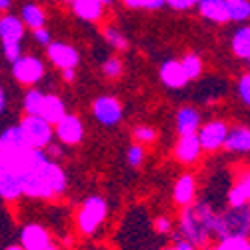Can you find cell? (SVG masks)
Returning a JSON list of instances; mask_svg holds the SVG:
<instances>
[{"label":"cell","instance_id":"8992f818","mask_svg":"<svg viewBox=\"0 0 250 250\" xmlns=\"http://www.w3.org/2000/svg\"><path fill=\"white\" fill-rule=\"evenodd\" d=\"M48 164H50V162H48ZM48 164H44L42 168H38V170H30V172H24V174H22L24 196H28V198H38V200L56 196L54 190H52V186H50V182H48V176H46Z\"/></svg>","mask_w":250,"mask_h":250},{"label":"cell","instance_id":"6da1fadb","mask_svg":"<svg viewBox=\"0 0 250 250\" xmlns=\"http://www.w3.org/2000/svg\"><path fill=\"white\" fill-rule=\"evenodd\" d=\"M218 214L206 202H194L184 206L180 214V232L182 238L190 240L196 246H206L210 236H216Z\"/></svg>","mask_w":250,"mask_h":250},{"label":"cell","instance_id":"277c9868","mask_svg":"<svg viewBox=\"0 0 250 250\" xmlns=\"http://www.w3.org/2000/svg\"><path fill=\"white\" fill-rule=\"evenodd\" d=\"M18 124L32 148H48L50 146L54 130H52V124L46 118L34 116V114H24Z\"/></svg>","mask_w":250,"mask_h":250},{"label":"cell","instance_id":"c3c4849f","mask_svg":"<svg viewBox=\"0 0 250 250\" xmlns=\"http://www.w3.org/2000/svg\"><path fill=\"white\" fill-rule=\"evenodd\" d=\"M100 2H102V4H104V6H108V4H110V2H112V0H100Z\"/></svg>","mask_w":250,"mask_h":250},{"label":"cell","instance_id":"83f0119b","mask_svg":"<svg viewBox=\"0 0 250 250\" xmlns=\"http://www.w3.org/2000/svg\"><path fill=\"white\" fill-rule=\"evenodd\" d=\"M104 38H106V42H108L112 48H116V50H126V48H128V40H126V36H124L120 30L112 28V26L104 28Z\"/></svg>","mask_w":250,"mask_h":250},{"label":"cell","instance_id":"816d5d0a","mask_svg":"<svg viewBox=\"0 0 250 250\" xmlns=\"http://www.w3.org/2000/svg\"><path fill=\"white\" fill-rule=\"evenodd\" d=\"M246 60H248V64H250V56H248V58H246Z\"/></svg>","mask_w":250,"mask_h":250},{"label":"cell","instance_id":"b9f144b4","mask_svg":"<svg viewBox=\"0 0 250 250\" xmlns=\"http://www.w3.org/2000/svg\"><path fill=\"white\" fill-rule=\"evenodd\" d=\"M74 70H76V68L62 70V76H64V80H66V82H72V80H74Z\"/></svg>","mask_w":250,"mask_h":250},{"label":"cell","instance_id":"f546056e","mask_svg":"<svg viewBox=\"0 0 250 250\" xmlns=\"http://www.w3.org/2000/svg\"><path fill=\"white\" fill-rule=\"evenodd\" d=\"M132 136H134V140L138 142V144H150V142H154L156 140V130L152 128V126H136L134 130H132Z\"/></svg>","mask_w":250,"mask_h":250},{"label":"cell","instance_id":"52a82bcc","mask_svg":"<svg viewBox=\"0 0 250 250\" xmlns=\"http://www.w3.org/2000/svg\"><path fill=\"white\" fill-rule=\"evenodd\" d=\"M228 126L222 122V120H210L206 122L204 126L198 130V138H200V144H202V150H218L220 146L226 144V138H228Z\"/></svg>","mask_w":250,"mask_h":250},{"label":"cell","instance_id":"4dcf8cb0","mask_svg":"<svg viewBox=\"0 0 250 250\" xmlns=\"http://www.w3.org/2000/svg\"><path fill=\"white\" fill-rule=\"evenodd\" d=\"M102 74L104 76H108V78H118L122 74V62L120 58L116 56H110L104 60V64H102Z\"/></svg>","mask_w":250,"mask_h":250},{"label":"cell","instance_id":"d6a6232c","mask_svg":"<svg viewBox=\"0 0 250 250\" xmlns=\"http://www.w3.org/2000/svg\"><path fill=\"white\" fill-rule=\"evenodd\" d=\"M126 160H128L130 166L138 168V166L144 162V148H142V144H132V146L126 150Z\"/></svg>","mask_w":250,"mask_h":250},{"label":"cell","instance_id":"4316f807","mask_svg":"<svg viewBox=\"0 0 250 250\" xmlns=\"http://www.w3.org/2000/svg\"><path fill=\"white\" fill-rule=\"evenodd\" d=\"M180 62H182V66H184V70H186V74H188L190 80L200 76V72H202V60L196 54H184Z\"/></svg>","mask_w":250,"mask_h":250},{"label":"cell","instance_id":"2e32d148","mask_svg":"<svg viewBox=\"0 0 250 250\" xmlns=\"http://www.w3.org/2000/svg\"><path fill=\"white\" fill-rule=\"evenodd\" d=\"M26 148H32V146L28 144L20 124L4 128L2 136H0V152H18V150H26Z\"/></svg>","mask_w":250,"mask_h":250},{"label":"cell","instance_id":"484cf974","mask_svg":"<svg viewBox=\"0 0 250 250\" xmlns=\"http://www.w3.org/2000/svg\"><path fill=\"white\" fill-rule=\"evenodd\" d=\"M226 4H228L230 18L236 20V22L250 18V0H226Z\"/></svg>","mask_w":250,"mask_h":250},{"label":"cell","instance_id":"7a4b0ae2","mask_svg":"<svg viewBox=\"0 0 250 250\" xmlns=\"http://www.w3.org/2000/svg\"><path fill=\"white\" fill-rule=\"evenodd\" d=\"M228 236H250V204L244 206H228V210L218 214L216 224V238H228Z\"/></svg>","mask_w":250,"mask_h":250},{"label":"cell","instance_id":"3957f363","mask_svg":"<svg viewBox=\"0 0 250 250\" xmlns=\"http://www.w3.org/2000/svg\"><path fill=\"white\" fill-rule=\"evenodd\" d=\"M108 214V204L102 196H90L84 200V204L80 206L78 210V216H76V224H78V230L84 234V236H90L94 234L100 224L104 222Z\"/></svg>","mask_w":250,"mask_h":250},{"label":"cell","instance_id":"681fc988","mask_svg":"<svg viewBox=\"0 0 250 250\" xmlns=\"http://www.w3.org/2000/svg\"><path fill=\"white\" fill-rule=\"evenodd\" d=\"M48 250H58V248H54V246H50V248H48Z\"/></svg>","mask_w":250,"mask_h":250},{"label":"cell","instance_id":"7dc6e473","mask_svg":"<svg viewBox=\"0 0 250 250\" xmlns=\"http://www.w3.org/2000/svg\"><path fill=\"white\" fill-rule=\"evenodd\" d=\"M162 250H178V248H176V244H174V246H166V248H162Z\"/></svg>","mask_w":250,"mask_h":250},{"label":"cell","instance_id":"d4e9b609","mask_svg":"<svg viewBox=\"0 0 250 250\" xmlns=\"http://www.w3.org/2000/svg\"><path fill=\"white\" fill-rule=\"evenodd\" d=\"M44 98H46L44 92H40V90H36V88H30V90L24 94V100H22L24 112H26V114L40 116V112H42V106H44Z\"/></svg>","mask_w":250,"mask_h":250},{"label":"cell","instance_id":"5bb4252c","mask_svg":"<svg viewBox=\"0 0 250 250\" xmlns=\"http://www.w3.org/2000/svg\"><path fill=\"white\" fill-rule=\"evenodd\" d=\"M198 12L202 18L210 20V22H216V24H224L228 20H232L230 12H228L226 0H200Z\"/></svg>","mask_w":250,"mask_h":250},{"label":"cell","instance_id":"7bdbcfd3","mask_svg":"<svg viewBox=\"0 0 250 250\" xmlns=\"http://www.w3.org/2000/svg\"><path fill=\"white\" fill-rule=\"evenodd\" d=\"M0 110H6V92L4 90H0Z\"/></svg>","mask_w":250,"mask_h":250},{"label":"cell","instance_id":"1f68e13d","mask_svg":"<svg viewBox=\"0 0 250 250\" xmlns=\"http://www.w3.org/2000/svg\"><path fill=\"white\" fill-rule=\"evenodd\" d=\"M124 4L130 8H146V10H156L166 4V0H124Z\"/></svg>","mask_w":250,"mask_h":250},{"label":"cell","instance_id":"8d00e7d4","mask_svg":"<svg viewBox=\"0 0 250 250\" xmlns=\"http://www.w3.org/2000/svg\"><path fill=\"white\" fill-rule=\"evenodd\" d=\"M166 4L174 10H188L196 4H200V0H166Z\"/></svg>","mask_w":250,"mask_h":250},{"label":"cell","instance_id":"e0dca14e","mask_svg":"<svg viewBox=\"0 0 250 250\" xmlns=\"http://www.w3.org/2000/svg\"><path fill=\"white\" fill-rule=\"evenodd\" d=\"M194 196H196V180L192 174L186 172L176 180L172 198L178 206H190V204H194Z\"/></svg>","mask_w":250,"mask_h":250},{"label":"cell","instance_id":"4fadbf2b","mask_svg":"<svg viewBox=\"0 0 250 250\" xmlns=\"http://www.w3.org/2000/svg\"><path fill=\"white\" fill-rule=\"evenodd\" d=\"M202 152V144H200V138L198 134H186V136H180L176 148H174V156L178 162L182 164H192L198 160Z\"/></svg>","mask_w":250,"mask_h":250},{"label":"cell","instance_id":"cb8c5ba5","mask_svg":"<svg viewBox=\"0 0 250 250\" xmlns=\"http://www.w3.org/2000/svg\"><path fill=\"white\" fill-rule=\"evenodd\" d=\"M230 46H232V52L238 58H248L250 56V26H242L234 32Z\"/></svg>","mask_w":250,"mask_h":250},{"label":"cell","instance_id":"9c48e42d","mask_svg":"<svg viewBox=\"0 0 250 250\" xmlns=\"http://www.w3.org/2000/svg\"><path fill=\"white\" fill-rule=\"evenodd\" d=\"M46 54L48 60L60 70H68V68H76L80 62V54L74 46L66 44V42H50L46 46Z\"/></svg>","mask_w":250,"mask_h":250},{"label":"cell","instance_id":"f907efd6","mask_svg":"<svg viewBox=\"0 0 250 250\" xmlns=\"http://www.w3.org/2000/svg\"><path fill=\"white\" fill-rule=\"evenodd\" d=\"M64 2H70V4H72V0H64Z\"/></svg>","mask_w":250,"mask_h":250},{"label":"cell","instance_id":"44dd1931","mask_svg":"<svg viewBox=\"0 0 250 250\" xmlns=\"http://www.w3.org/2000/svg\"><path fill=\"white\" fill-rule=\"evenodd\" d=\"M104 4L100 0H72V10L78 18L86 20V22H96L102 16Z\"/></svg>","mask_w":250,"mask_h":250},{"label":"cell","instance_id":"f35d334b","mask_svg":"<svg viewBox=\"0 0 250 250\" xmlns=\"http://www.w3.org/2000/svg\"><path fill=\"white\" fill-rule=\"evenodd\" d=\"M236 186H238V188L244 192V196H246V200H248V204H250V170H248V172H244V174H240V178H238Z\"/></svg>","mask_w":250,"mask_h":250},{"label":"cell","instance_id":"7c38bea8","mask_svg":"<svg viewBox=\"0 0 250 250\" xmlns=\"http://www.w3.org/2000/svg\"><path fill=\"white\" fill-rule=\"evenodd\" d=\"M160 80L164 82V86L176 90V88H182V86L188 84L190 78L186 74L180 60H166L160 66Z\"/></svg>","mask_w":250,"mask_h":250},{"label":"cell","instance_id":"9a60e30c","mask_svg":"<svg viewBox=\"0 0 250 250\" xmlns=\"http://www.w3.org/2000/svg\"><path fill=\"white\" fill-rule=\"evenodd\" d=\"M24 22L22 18L12 16V14H4L0 18V38H2V44H10V42H18L24 36Z\"/></svg>","mask_w":250,"mask_h":250},{"label":"cell","instance_id":"30bf717a","mask_svg":"<svg viewBox=\"0 0 250 250\" xmlns=\"http://www.w3.org/2000/svg\"><path fill=\"white\" fill-rule=\"evenodd\" d=\"M54 134L56 138L66 144V146H76V144L84 136V126H82V120L74 114H66L58 124H54Z\"/></svg>","mask_w":250,"mask_h":250},{"label":"cell","instance_id":"ab89813d","mask_svg":"<svg viewBox=\"0 0 250 250\" xmlns=\"http://www.w3.org/2000/svg\"><path fill=\"white\" fill-rule=\"evenodd\" d=\"M34 38H36V42L38 44H42V46H48L52 40H50V32L46 30V28H38V30H34Z\"/></svg>","mask_w":250,"mask_h":250},{"label":"cell","instance_id":"ffe728a7","mask_svg":"<svg viewBox=\"0 0 250 250\" xmlns=\"http://www.w3.org/2000/svg\"><path fill=\"white\" fill-rule=\"evenodd\" d=\"M224 148H228L230 152H240V154H248L250 152V128L246 126H236L228 132Z\"/></svg>","mask_w":250,"mask_h":250},{"label":"cell","instance_id":"bcb514c9","mask_svg":"<svg viewBox=\"0 0 250 250\" xmlns=\"http://www.w3.org/2000/svg\"><path fill=\"white\" fill-rule=\"evenodd\" d=\"M202 250H218V246H204Z\"/></svg>","mask_w":250,"mask_h":250},{"label":"cell","instance_id":"d590c367","mask_svg":"<svg viewBox=\"0 0 250 250\" xmlns=\"http://www.w3.org/2000/svg\"><path fill=\"white\" fill-rule=\"evenodd\" d=\"M152 224H154V232L156 234H168L172 230V220L168 216H156Z\"/></svg>","mask_w":250,"mask_h":250},{"label":"cell","instance_id":"d6986e66","mask_svg":"<svg viewBox=\"0 0 250 250\" xmlns=\"http://www.w3.org/2000/svg\"><path fill=\"white\" fill-rule=\"evenodd\" d=\"M176 126L180 136L198 134L196 130H200V112L194 106H182L176 114Z\"/></svg>","mask_w":250,"mask_h":250},{"label":"cell","instance_id":"5b68a950","mask_svg":"<svg viewBox=\"0 0 250 250\" xmlns=\"http://www.w3.org/2000/svg\"><path fill=\"white\" fill-rule=\"evenodd\" d=\"M12 76L16 82L24 86H34L36 82L44 76V64L36 56H20L16 62H12Z\"/></svg>","mask_w":250,"mask_h":250},{"label":"cell","instance_id":"ba28073f","mask_svg":"<svg viewBox=\"0 0 250 250\" xmlns=\"http://www.w3.org/2000/svg\"><path fill=\"white\" fill-rule=\"evenodd\" d=\"M92 114L104 126H114L122 118V106L114 96H98L92 102Z\"/></svg>","mask_w":250,"mask_h":250},{"label":"cell","instance_id":"603a6c76","mask_svg":"<svg viewBox=\"0 0 250 250\" xmlns=\"http://www.w3.org/2000/svg\"><path fill=\"white\" fill-rule=\"evenodd\" d=\"M20 18H22V22H24L28 28H32V30L44 28V24H46V14H44V10L40 8L38 4H32V2H28V4L22 6Z\"/></svg>","mask_w":250,"mask_h":250},{"label":"cell","instance_id":"f6af8a7d","mask_svg":"<svg viewBox=\"0 0 250 250\" xmlns=\"http://www.w3.org/2000/svg\"><path fill=\"white\" fill-rule=\"evenodd\" d=\"M4 250H26L22 244H12V246H8V248H4Z\"/></svg>","mask_w":250,"mask_h":250},{"label":"cell","instance_id":"ee69618b","mask_svg":"<svg viewBox=\"0 0 250 250\" xmlns=\"http://www.w3.org/2000/svg\"><path fill=\"white\" fill-rule=\"evenodd\" d=\"M8 6H10V0H0V8H2V12H6Z\"/></svg>","mask_w":250,"mask_h":250},{"label":"cell","instance_id":"60d3db41","mask_svg":"<svg viewBox=\"0 0 250 250\" xmlns=\"http://www.w3.org/2000/svg\"><path fill=\"white\" fill-rule=\"evenodd\" d=\"M176 248H178V250H198L196 244H192L190 240H186V238L178 240V242H176Z\"/></svg>","mask_w":250,"mask_h":250},{"label":"cell","instance_id":"e575fe53","mask_svg":"<svg viewBox=\"0 0 250 250\" xmlns=\"http://www.w3.org/2000/svg\"><path fill=\"white\" fill-rule=\"evenodd\" d=\"M244 204H248V200H246L244 192L234 184L232 188L228 190V206H244Z\"/></svg>","mask_w":250,"mask_h":250},{"label":"cell","instance_id":"f1b7e54d","mask_svg":"<svg viewBox=\"0 0 250 250\" xmlns=\"http://www.w3.org/2000/svg\"><path fill=\"white\" fill-rule=\"evenodd\" d=\"M218 250H250V240L242 236H228L218 240Z\"/></svg>","mask_w":250,"mask_h":250},{"label":"cell","instance_id":"ac0fdd59","mask_svg":"<svg viewBox=\"0 0 250 250\" xmlns=\"http://www.w3.org/2000/svg\"><path fill=\"white\" fill-rule=\"evenodd\" d=\"M0 194L6 202H14L24 194V186H22V176L14 174V172H0Z\"/></svg>","mask_w":250,"mask_h":250},{"label":"cell","instance_id":"836d02e7","mask_svg":"<svg viewBox=\"0 0 250 250\" xmlns=\"http://www.w3.org/2000/svg\"><path fill=\"white\" fill-rule=\"evenodd\" d=\"M238 96H240V100L246 104V106H250V74L240 76V80H238Z\"/></svg>","mask_w":250,"mask_h":250},{"label":"cell","instance_id":"7402d4cb","mask_svg":"<svg viewBox=\"0 0 250 250\" xmlns=\"http://www.w3.org/2000/svg\"><path fill=\"white\" fill-rule=\"evenodd\" d=\"M40 116L46 118L50 124H58L62 118L66 116V106H64V102H62L56 94H46V98H44V106H42V112H40Z\"/></svg>","mask_w":250,"mask_h":250},{"label":"cell","instance_id":"74e56055","mask_svg":"<svg viewBox=\"0 0 250 250\" xmlns=\"http://www.w3.org/2000/svg\"><path fill=\"white\" fill-rule=\"evenodd\" d=\"M4 46V56H6V60L8 62H16L20 56V44L18 42H10V44H2Z\"/></svg>","mask_w":250,"mask_h":250},{"label":"cell","instance_id":"8fae6325","mask_svg":"<svg viewBox=\"0 0 250 250\" xmlns=\"http://www.w3.org/2000/svg\"><path fill=\"white\" fill-rule=\"evenodd\" d=\"M18 238H20V244H22L26 250H48L52 246L48 230L42 224H38V222L24 224Z\"/></svg>","mask_w":250,"mask_h":250}]
</instances>
